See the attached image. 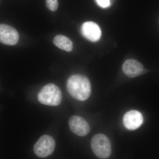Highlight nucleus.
I'll return each instance as SVG.
<instances>
[{
	"label": "nucleus",
	"mask_w": 159,
	"mask_h": 159,
	"mask_svg": "<svg viewBox=\"0 0 159 159\" xmlns=\"http://www.w3.org/2000/svg\"><path fill=\"white\" fill-rule=\"evenodd\" d=\"M98 5L102 8H107L110 5V0H96Z\"/></svg>",
	"instance_id": "nucleus-12"
},
{
	"label": "nucleus",
	"mask_w": 159,
	"mask_h": 159,
	"mask_svg": "<svg viewBox=\"0 0 159 159\" xmlns=\"http://www.w3.org/2000/svg\"><path fill=\"white\" fill-rule=\"evenodd\" d=\"M69 125L71 131L79 136H85L90 131L87 122L84 118L78 116L71 117L69 121Z\"/></svg>",
	"instance_id": "nucleus-6"
},
{
	"label": "nucleus",
	"mask_w": 159,
	"mask_h": 159,
	"mask_svg": "<svg viewBox=\"0 0 159 159\" xmlns=\"http://www.w3.org/2000/svg\"><path fill=\"white\" fill-rule=\"evenodd\" d=\"M91 147L94 154L100 159L108 158L111 153V145L105 135L97 134L92 138Z\"/></svg>",
	"instance_id": "nucleus-3"
},
{
	"label": "nucleus",
	"mask_w": 159,
	"mask_h": 159,
	"mask_svg": "<svg viewBox=\"0 0 159 159\" xmlns=\"http://www.w3.org/2000/svg\"><path fill=\"white\" fill-rule=\"evenodd\" d=\"M67 89L74 99L85 101L91 94V85L87 77L79 74L73 75L67 81Z\"/></svg>",
	"instance_id": "nucleus-1"
},
{
	"label": "nucleus",
	"mask_w": 159,
	"mask_h": 159,
	"mask_svg": "<svg viewBox=\"0 0 159 159\" xmlns=\"http://www.w3.org/2000/svg\"><path fill=\"white\" fill-rule=\"evenodd\" d=\"M122 69L125 75L130 78L140 76L144 70V67L142 64L134 59L125 61L122 65Z\"/></svg>",
	"instance_id": "nucleus-9"
},
{
	"label": "nucleus",
	"mask_w": 159,
	"mask_h": 159,
	"mask_svg": "<svg viewBox=\"0 0 159 159\" xmlns=\"http://www.w3.org/2000/svg\"><path fill=\"white\" fill-rule=\"evenodd\" d=\"M81 33L84 37L90 41L97 42L101 36V29L93 22H86L81 27Z\"/></svg>",
	"instance_id": "nucleus-8"
},
{
	"label": "nucleus",
	"mask_w": 159,
	"mask_h": 159,
	"mask_svg": "<svg viewBox=\"0 0 159 159\" xmlns=\"http://www.w3.org/2000/svg\"><path fill=\"white\" fill-rule=\"evenodd\" d=\"M53 43L56 47L67 52L73 50V43L70 39L63 35H57L54 38Z\"/></svg>",
	"instance_id": "nucleus-10"
},
{
	"label": "nucleus",
	"mask_w": 159,
	"mask_h": 159,
	"mask_svg": "<svg viewBox=\"0 0 159 159\" xmlns=\"http://www.w3.org/2000/svg\"><path fill=\"white\" fill-rule=\"evenodd\" d=\"M55 148V142L51 136L44 135L38 140L34 146V151L37 157L45 158L51 155Z\"/></svg>",
	"instance_id": "nucleus-4"
},
{
	"label": "nucleus",
	"mask_w": 159,
	"mask_h": 159,
	"mask_svg": "<svg viewBox=\"0 0 159 159\" xmlns=\"http://www.w3.org/2000/svg\"><path fill=\"white\" fill-rule=\"evenodd\" d=\"M47 8L51 11H55L58 7L57 0H46Z\"/></svg>",
	"instance_id": "nucleus-11"
},
{
	"label": "nucleus",
	"mask_w": 159,
	"mask_h": 159,
	"mask_svg": "<svg viewBox=\"0 0 159 159\" xmlns=\"http://www.w3.org/2000/svg\"><path fill=\"white\" fill-rule=\"evenodd\" d=\"M19 39V35L16 29L6 24H1L0 41L2 43L13 46L17 43Z\"/></svg>",
	"instance_id": "nucleus-5"
},
{
	"label": "nucleus",
	"mask_w": 159,
	"mask_h": 159,
	"mask_svg": "<svg viewBox=\"0 0 159 159\" xmlns=\"http://www.w3.org/2000/svg\"><path fill=\"white\" fill-rule=\"evenodd\" d=\"M37 97L39 101L42 104L56 106L61 102L62 94L57 85L54 84H48L40 90Z\"/></svg>",
	"instance_id": "nucleus-2"
},
{
	"label": "nucleus",
	"mask_w": 159,
	"mask_h": 159,
	"mask_svg": "<svg viewBox=\"0 0 159 159\" xmlns=\"http://www.w3.org/2000/svg\"><path fill=\"white\" fill-rule=\"evenodd\" d=\"M142 113L136 110H131L124 115L123 123L125 128L129 130H135L139 128L143 122Z\"/></svg>",
	"instance_id": "nucleus-7"
}]
</instances>
